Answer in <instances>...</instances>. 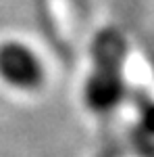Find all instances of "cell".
<instances>
[{
    "instance_id": "cell-1",
    "label": "cell",
    "mask_w": 154,
    "mask_h": 157,
    "mask_svg": "<svg viewBox=\"0 0 154 157\" xmlns=\"http://www.w3.org/2000/svg\"><path fill=\"white\" fill-rule=\"evenodd\" d=\"M127 42L115 27H104L92 42V69L83 86V101L94 113H108L117 107L125 92Z\"/></svg>"
},
{
    "instance_id": "cell-2",
    "label": "cell",
    "mask_w": 154,
    "mask_h": 157,
    "mask_svg": "<svg viewBox=\"0 0 154 157\" xmlns=\"http://www.w3.org/2000/svg\"><path fill=\"white\" fill-rule=\"evenodd\" d=\"M0 80L11 88L31 92L46 80L44 65L34 50L17 40L0 42Z\"/></svg>"
},
{
    "instance_id": "cell-3",
    "label": "cell",
    "mask_w": 154,
    "mask_h": 157,
    "mask_svg": "<svg viewBox=\"0 0 154 157\" xmlns=\"http://www.w3.org/2000/svg\"><path fill=\"white\" fill-rule=\"evenodd\" d=\"M140 121H142L144 130L154 136V101H152V103H148V105L142 109V113H140Z\"/></svg>"
}]
</instances>
